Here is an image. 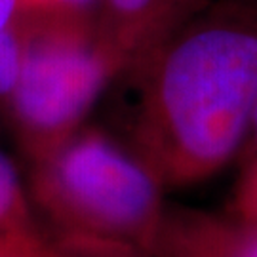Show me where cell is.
<instances>
[{
    "mask_svg": "<svg viewBox=\"0 0 257 257\" xmlns=\"http://www.w3.org/2000/svg\"><path fill=\"white\" fill-rule=\"evenodd\" d=\"M33 229L25 191L14 164L0 155V234Z\"/></svg>",
    "mask_w": 257,
    "mask_h": 257,
    "instance_id": "obj_6",
    "label": "cell"
},
{
    "mask_svg": "<svg viewBox=\"0 0 257 257\" xmlns=\"http://www.w3.org/2000/svg\"><path fill=\"white\" fill-rule=\"evenodd\" d=\"M21 65V37L16 18L0 29V97H10Z\"/></svg>",
    "mask_w": 257,
    "mask_h": 257,
    "instance_id": "obj_8",
    "label": "cell"
},
{
    "mask_svg": "<svg viewBox=\"0 0 257 257\" xmlns=\"http://www.w3.org/2000/svg\"><path fill=\"white\" fill-rule=\"evenodd\" d=\"M21 65L10 93L18 136L37 162L80 130L120 67L84 10L18 14Z\"/></svg>",
    "mask_w": 257,
    "mask_h": 257,
    "instance_id": "obj_3",
    "label": "cell"
},
{
    "mask_svg": "<svg viewBox=\"0 0 257 257\" xmlns=\"http://www.w3.org/2000/svg\"><path fill=\"white\" fill-rule=\"evenodd\" d=\"M249 134L253 136V141L257 143V105H255V110H253V118H251V128H249Z\"/></svg>",
    "mask_w": 257,
    "mask_h": 257,
    "instance_id": "obj_13",
    "label": "cell"
},
{
    "mask_svg": "<svg viewBox=\"0 0 257 257\" xmlns=\"http://www.w3.org/2000/svg\"><path fill=\"white\" fill-rule=\"evenodd\" d=\"M151 257H257V227L236 217L166 206Z\"/></svg>",
    "mask_w": 257,
    "mask_h": 257,
    "instance_id": "obj_4",
    "label": "cell"
},
{
    "mask_svg": "<svg viewBox=\"0 0 257 257\" xmlns=\"http://www.w3.org/2000/svg\"><path fill=\"white\" fill-rule=\"evenodd\" d=\"M193 0H107L99 27L122 71H134L172 38Z\"/></svg>",
    "mask_w": 257,
    "mask_h": 257,
    "instance_id": "obj_5",
    "label": "cell"
},
{
    "mask_svg": "<svg viewBox=\"0 0 257 257\" xmlns=\"http://www.w3.org/2000/svg\"><path fill=\"white\" fill-rule=\"evenodd\" d=\"M57 248L67 257H151L147 251L124 242L78 234H65L57 242Z\"/></svg>",
    "mask_w": 257,
    "mask_h": 257,
    "instance_id": "obj_7",
    "label": "cell"
},
{
    "mask_svg": "<svg viewBox=\"0 0 257 257\" xmlns=\"http://www.w3.org/2000/svg\"><path fill=\"white\" fill-rule=\"evenodd\" d=\"M18 16V2L16 0H0V29L6 27Z\"/></svg>",
    "mask_w": 257,
    "mask_h": 257,
    "instance_id": "obj_12",
    "label": "cell"
},
{
    "mask_svg": "<svg viewBox=\"0 0 257 257\" xmlns=\"http://www.w3.org/2000/svg\"><path fill=\"white\" fill-rule=\"evenodd\" d=\"M232 210L236 219L257 227V156L248 162L240 175L234 189Z\"/></svg>",
    "mask_w": 257,
    "mask_h": 257,
    "instance_id": "obj_10",
    "label": "cell"
},
{
    "mask_svg": "<svg viewBox=\"0 0 257 257\" xmlns=\"http://www.w3.org/2000/svg\"><path fill=\"white\" fill-rule=\"evenodd\" d=\"M132 73L139 97L130 151L162 187L200 183L229 164L257 105V33L194 29Z\"/></svg>",
    "mask_w": 257,
    "mask_h": 257,
    "instance_id": "obj_1",
    "label": "cell"
},
{
    "mask_svg": "<svg viewBox=\"0 0 257 257\" xmlns=\"http://www.w3.org/2000/svg\"><path fill=\"white\" fill-rule=\"evenodd\" d=\"M18 14H44V12H73L84 10L92 0H16Z\"/></svg>",
    "mask_w": 257,
    "mask_h": 257,
    "instance_id": "obj_11",
    "label": "cell"
},
{
    "mask_svg": "<svg viewBox=\"0 0 257 257\" xmlns=\"http://www.w3.org/2000/svg\"><path fill=\"white\" fill-rule=\"evenodd\" d=\"M162 183L99 130H78L35 162L33 196L65 234L151 251L164 217Z\"/></svg>",
    "mask_w": 257,
    "mask_h": 257,
    "instance_id": "obj_2",
    "label": "cell"
},
{
    "mask_svg": "<svg viewBox=\"0 0 257 257\" xmlns=\"http://www.w3.org/2000/svg\"><path fill=\"white\" fill-rule=\"evenodd\" d=\"M0 257H67L57 248L42 240L33 229L0 234Z\"/></svg>",
    "mask_w": 257,
    "mask_h": 257,
    "instance_id": "obj_9",
    "label": "cell"
}]
</instances>
